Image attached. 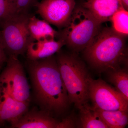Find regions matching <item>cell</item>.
I'll list each match as a JSON object with an SVG mask.
<instances>
[{
  "instance_id": "8fae6325",
  "label": "cell",
  "mask_w": 128,
  "mask_h": 128,
  "mask_svg": "<svg viewBox=\"0 0 128 128\" xmlns=\"http://www.w3.org/2000/svg\"><path fill=\"white\" fill-rule=\"evenodd\" d=\"M64 45V41L61 38H58L57 41L45 39L34 41L28 46L26 54L28 60L43 59L54 55Z\"/></svg>"
},
{
  "instance_id": "9a60e30c",
  "label": "cell",
  "mask_w": 128,
  "mask_h": 128,
  "mask_svg": "<svg viewBox=\"0 0 128 128\" xmlns=\"http://www.w3.org/2000/svg\"><path fill=\"white\" fill-rule=\"evenodd\" d=\"M93 108L108 128H123L128 124V112L121 110L108 111Z\"/></svg>"
},
{
  "instance_id": "ac0fdd59",
  "label": "cell",
  "mask_w": 128,
  "mask_h": 128,
  "mask_svg": "<svg viewBox=\"0 0 128 128\" xmlns=\"http://www.w3.org/2000/svg\"><path fill=\"white\" fill-rule=\"evenodd\" d=\"M18 13L16 0H0V23Z\"/></svg>"
},
{
  "instance_id": "5bb4252c",
  "label": "cell",
  "mask_w": 128,
  "mask_h": 128,
  "mask_svg": "<svg viewBox=\"0 0 128 128\" xmlns=\"http://www.w3.org/2000/svg\"><path fill=\"white\" fill-rule=\"evenodd\" d=\"M108 81L128 101V73L127 67L108 70L106 72Z\"/></svg>"
},
{
  "instance_id": "30bf717a",
  "label": "cell",
  "mask_w": 128,
  "mask_h": 128,
  "mask_svg": "<svg viewBox=\"0 0 128 128\" xmlns=\"http://www.w3.org/2000/svg\"><path fill=\"white\" fill-rule=\"evenodd\" d=\"M29 104L17 100L6 92L0 91V123L14 122L28 110Z\"/></svg>"
},
{
  "instance_id": "7c38bea8",
  "label": "cell",
  "mask_w": 128,
  "mask_h": 128,
  "mask_svg": "<svg viewBox=\"0 0 128 128\" xmlns=\"http://www.w3.org/2000/svg\"><path fill=\"white\" fill-rule=\"evenodd\" d=\"M82 6L101 24L110 21L114 14L123 8L120 0H86Z\"/></svg>"
},
{
  "instance_id": "5b68a950",
  "label": "cell",
  "mask_w": 128,
  "mask_h": 128,
  "mask_svg": "<svg viewBox=\"0 0 128 128\" xmlns=\"http://www.w3.org/2000/svg\"><path fill=\"white\" fill-rule=\"evenodd\" d=\"M29 16L28 13H19L2 24L0 34L9 56L24 54L29 44L34 41L28 27Z\"/></svg>"
},
{
  "instance_id": "2e32d148",
  "label": "cell",
  "mask_w": 128,
  "mask_h": 128,
  "mask_svg": "<svg viewBox=\"0 0 128 128\" xmlns=\"http://www.w3.org/2000/svg\"><path fill=\"white\" fill-rule=\"evenodd\" d=\"M80 110V128H108L97 112L88 104Z\"/></svg>"
},
{
  "instance_id": "e0dca14e",
  "label": "cell",
  "mask_w": 128,
  "mask_h": 128,
  "mask_svg": "<svg viewBox=\"0 0 128 128\" xmlns=\"http://www.w3.org/2000/svg\"><path fill=\"white\" fill-rule=\"evenodd\" d=\"M110 21L112 25V27L115 31L128 36V10L121 8L114 14Z\"/></svg>"
},
{
  "instance_id": "277c9868",
  "label": "cell",
  "mask_w": 128,
  "mask_h": 128,
  "mask_svg": "<svg viewBox=\"0 0 128 128\" xmlns=\"http://www.w3.org/2000/svg\"><path fill=\"white\" fill-rule=\"evenodd\" d=\"M102 24L82 6H76L66 26L58 32L59 38L74 52L83 50L99 32Z\"/></svg>"
},
{
  "instance_id": "7a4b0ae2",
  "label": "cell",
  "mask_w": 128,
  "mask_h": 128,
  "mask_svg": "<svg viewBox=\"0 0 128 128\" xmlns=\"http://www.w3.org/2000/svg\"><path fill=\"white\" fill-rule=\"evenodd\" d=\"M127 36L112 27H101L83 50L85 59L99 73L123 66L128 67Z\"/></svg>"
},
{
  "instance_id": "ffe728a7",
  "label": "cell",
  "mask_w": 128,
  "mask_h": 128,
  "mask_svg": "<svg viewBox=\"0 0 128 128\" xmlns=\"http://www.w3.org/2000/svg\"><path fill=\"white\" fill-rule=\"evenodd\" d=\"M6 51L3 43V41L0 32V70L3 65L7 62L8 58Z\"/></svg>"
},
{
  "instance_id": "44dd1931",
  "label": "cell",
  "mask_w": 128,
  "mask_h": 128,
  "mask_svg": "<svg viewBox=\"0 0 128 128\" xmlns=\"http://www.w3.org/2000/svg\"><path fill=\"white\" fill-rule=\"evenodd\" d=\"M121 5L124 9L128 10V0H120Z\"/></svg>"
},
{
  "instance_id": "8992f818",
  "label": "cell",
  "mask_w": 128,
  "mask_h": 128,
  "mask_svg": "<svg viewBox=\"0 0 128 128\" xmlns=\"http://www.w3.org/2000/svg\"><path fill=\"white\" fill-rule=\"evenodd\" d=\"M0 75V91L6 92L20 102L29 104L30 88L23 66L18 56H9Z\"/></svg>"
},
{
  "instance_id": "52a82bcc",
  "label": "cell",
  "mask_w": 128,
  "mask_h": 128,
  "mask_svg": "<svg viewBox=\"0 0 128 128\" xmlns=\"http://www.w3.org/2000/svg\"><path fill=\"white\" fill-rule=\"evenodd\" d=\"M88 95L89 100L93 104V108L108 111L128 112V101L103 80H94L90 77Z\"/></svg>"
},
{
  "instance_id": "d6986e66",
  "label": "cell",
  "mask_w": 128,
  "mask_h": 128,
  "mask_svg": "<svg viewBox=\"0 0 128 128\" xmlns=\"http://www.w3.org/2000/svg\"><path fill=\"white\" fill-rule=\"evenodd\" d=\"M38 0H16L18 13H28L29 9L34 6Z\"/></svg>"
},
{
  "instance_id": "3957f363",
  "label": "cell",
  "mask_w": 128,
  "mask_h": 128,
  "mask_svg": "<svg viewBox=\"0 0 128 128\" xmlns=\"http://www.w3.org/2000/svg\"><path fill=\"white\" fill-rule=\"evenodd\" d=\"M57 52L56 60L70 104L79 110L88 104L90 76L84 62L76 53Z\"/></svg>"
},
{
  "instance_id": "6da1fadb",
  "label": "cell",
  "mask_w": 128,
  "mask_h": 128,
  "mask_svg": "<svg viewBox=\"0 0 128 128\" xmlns=\"http://www.w3.org/2000/svg\"><path fill=\"white\" fill-rule=\"evenodd\" d=\"M28 61V70L38 104L51 115L64 114L70 103L56 58L53 55Z\"/></svg>"
},
{
  "instance_id": "ba28073f",
  "label": "cell",
  "mask_w": 128,
  "mask_h": 128,
  "mask_svg": "<svg viewBox=\"0 0 128 128\" xmlns=\"http://www.w3.org/2000/svg\"><path fill=\"white\" fill-rule=\"evenodd\" d=\"M76 5L75 0H42L35 6L43 20L63 28L68 23Z\"/></svg>"
},
{
  "instance_id": "4fadbf2b",
  "label": "cell",
  "mask_w": 128,
  "mask_h": 128,
  "mask_svg": "<svg viewBox=\"0 0 128 128\" xmlns=\"http://www.w3.org/2000/svg\"><path fill=\"white\" fill-rule=\"evenodd\" d=\"M28 27L31 37L34 41L45 39H55L58 36L59 32L44 20L35 16H29Z\"/></svg>"
},
{
  "instance_id": "9c48e42d",
  "label": "cell",
  "mask_w": 128,
  "mask_h": 128,
  "mask_svg": "<svg viewBox=\"0 0 128 128\" xmlns=\"http://www.w3.org/2000/svg\"><path fill=\"white\" fill-rule=\"evenodd\" d=\"M11 127L17 128H63L62 121H57L48 112L33 109L28 110Z\"/></svg>"
}]
</instances>
